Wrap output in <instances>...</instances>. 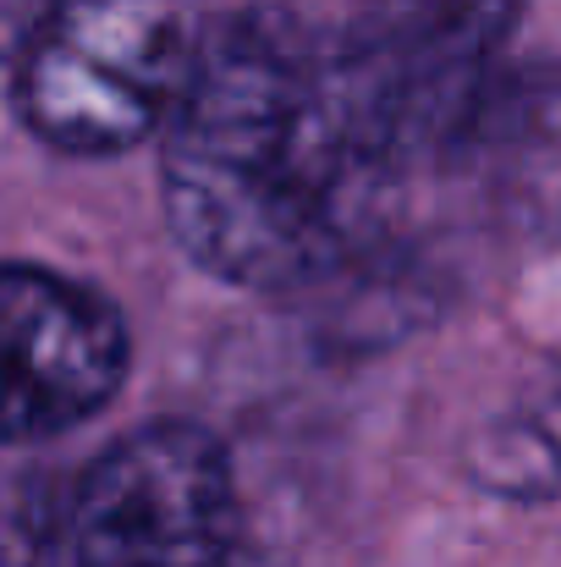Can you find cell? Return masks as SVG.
<instances>
[{
	"mask_svg": "<svg viewBox=\"0 0 561 567\" xmlns=\"http://www.w3.org/2000/svg\"><path fill=\"white\" fill-rule=\"evenodd\" d=\"M209 39L198 0H50L11 55V111L55 155L160 138Z\"/></svg>",
	"mask_w": 561,
	"mask_h": 567,
	"instance_id": "7a4b0ae2",
	"label": "cell"
},
{
	"mask_svg": "<svg viewBox=\"0 0 561 567\" xmlns=\"http://www.w3.org/2000/svg\"><path fill=\"white\" fill-rule=\"evenodd\" d=\"M518 22L523 0H353L336 44L402 166L485 127Z\"/></svg>",
	"mask_w": 561,
	"mask_h": 567,
	"instance_id": "277c9868",
	"label": "cell"
},
{
	"mask_svg": "<svg viewBox=\"0 0 561 567\" xmlns=\"http://www.w3.org/2000/svg\"><path fill=\"white\" fill-rule=\"evenodd\" d=\"M0 567H50V540L33 513L0 507Z\"/></svg>",
	"mask_w": 561,
	"mask_h": 567,
	"instance_id": "8992f818",
	"label": "cell"
},
{
	"mask_svg": "<svg viewBox=\"0 0 561 567\" xmlns=\"http://www.w3.org/2000/svg\"><path fill=\"white\" fill-rule=\"evenodd\" d=\"M127 370L133 337L105 292L0 259V446L55 441L100 419Z\"/></svg>",
	"mask_w": 561,
	"mask_h": 567,
	"instance_id": "5b68a950",
	"label": "cell"
},
{
	"mask_svg": "<svg viewBox=\"0 0 561 567\" xmlns=\"http://www.w3.org/2000/svg\"><path fill=\"white\" fill-rule=\"evenodd\" d=\"M72 567H281L253 529L231 452L187 419L105 446L72 496Z\"/></svg>",
	"mask_w": 561,
	"mask_h": 567,
	"instance_id": "3957f363",
	"label": "cell"
},
{
	"mask_svg": "<svg viewBox=\"0 0 561 567\" xmlns=\"http://www.w3.org/2000/svg\"><path fill=\"white\" fill-rule=\"evenodd\" d=\"M396 172L336 33L287 6L209 22L160 133V204L198 270L248 292L303 287L364 243Z\"/></svg>",
	"mask_w": 561,
	"mask_h": 567,
	"instance_id": "6da1fadb",
	"label": "cell"
}]
</instances>
